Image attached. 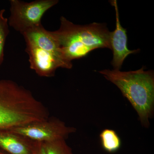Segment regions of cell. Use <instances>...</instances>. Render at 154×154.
Listing matches in <instances>:
<instances>
[{"instance_id": "cell-1", "label": "cell", "mask_w": 154, "mask_h": 154, "mask_svg": "<svg viewBox=\"0 0 154 154\" xmlns=\"http://www.w3.org/2000/svg\"><path fill=\"white\" fill-rule=\"evenodd\" d=\"M49 118L45 106L23 86L0 79V130H9Z\"/></svg>"}, {"instance_id": "cell-2", "label": "cell", "mask_w": 154, "mask_h": 154, "mask_svg": "<svg viewBox=\"0 0 154 154\" xmlns=\"http://www.w3.org/2000/svg\"><path fill=\"white\" fill-rule=\"evenodd\" d=\"M57 30L51 31L64 59L72 60L85 57L92 51L99 48L111 49L110 32L104 24L94 22L90 25H75L61 17Z\"/></svg>"}, {"instance_id": "cell-3", "label": "cell", "mask_w": 154, "mask_h": 154, "mask_svg": "<svg viewBox=\"0 0 154 154\" xmlns=\"http://www.w3.org/2000/svg\"><path fill=\"white\" fill-rule=\"evenodd\" d=\"M128 72L105 69L99 72L119 88L137 112L143 126H149L154 106V77L152 71Z\"/></svg>"}, {"instance_id": "cell-4", "label": "cell", "mask_w": 154, "mask_h": 154, "mask_svg": "<svg viewBox=\"0 0 154 154\" xmlns=\"http://www.w3.org/2000/svg\"><path fill=\"white\" fill-rule=\"evenodd\" d=\"M58 2V0H36L26 2L10 0L8 25L22 34L28 29L41 25L43 15Z\"/></svg>"}, {"instance_id": "cell-5", "label": "cell", "mask_w": 154, "mask_h": 154, "mask_svg": "<svg viewBox=\"0 0 154 154\" xmlns=\"http://www.w3.org/2000/svg\"><path fill=\"white\" fill-rule=\"evenodd\" d=\"M9 130L31 140L41 143L66 140L70 134L76 131L75 128L66 126L60 119L50 117L46 120L32 122Z\"/></svg>"}, {"instance_id": "cell-6", "label": "cell", "mask_w": 154, "mask_h": 154, "mask_svg": "<svg viewBox=\"0 0 154 154\" xmlns=\"http://www.w3.org/2000/svg\"><path fill=\"white\" fill-rule=\"evenodd\" d=\"M25 52L29 56L30 67L38 76L51 78L55 75L59 68L70 69L72 64L67 62L60 56L26 42Z\"/></svg>"}, {"instance_id": "cell-7", "label": "cell", "mask_w": 154, "mask_h": 154, "mask_svg": "<svg viewBox=\"0 0 154 154\" xmlns=\"http://www.w3.org/2000/svg\"><path fill=\"white\" fill-rule=\"evenodd\" d=\"M110 3L115 9L116 18L115 30L110 34V46L113 52L111 64L114 69L120 70L126 58L130 54L139 52V49L130 50L128 48L127 31L120 24L117 1L113 0Z\"/></svg>"}, {"instance_id": "cell-8", "label": "cell", "mask_w": 154, "mask_h": 154, "mask_svg": "<svg viewBox=\"0 0 154 154\" xmlns=\"http://www.w3.org/2000/svg\"><path fill=\"white\" fill-rule=\"evenodd\" d=\"M38 142L9 130H0V149L9 154H33Z\"/></svg>"}, {"instance_id": "cell-9", "label": "cell", "mask_w": 154, "mask_h": 154, "mask_svg": "<svg viewBox=\"0 0 154 154\" xmlns=\"http://www.w3.org/2000/svg\"><path fill=\"white\" fill-rule=\"evenodd\" d=\"M22 35L25 43H30L41 49L60 56L64 59L51 32L46 30L42 24L28 29Z\"/></svg>"}, {"instance_id": "cell-10", "label": "cell", "mask_w": 154, "mask_h": 154, "mask_svg": "<svg viewBox=\"0 0 154 154\" xmlns=\"http://www.w3.org/2000/svg\"><path fill=\"white\" fill-rule=\"evenodd\" d=\"M99 137L102 148L109 153L118 151L121 147V139L113 129L103 130L100 134Z\"/></svg>"}, {"instance_id": "cell-11", "label": "cell", "mask_w": 154, "mask_h": 154, "mask_svg": "<svg viewBox=\"0 0 154 154\" xmlns=\"http://www.w3.org/2000/svg\"><path fill=\"white\" fill-rule=\"evenodd\" d=\"M43 144L46 154H73L65 139L43 143Z\"/></svg>"}, {"instance_id": "cell-12", "label": "cell", "mask_w": 154, "mask_h": 154, "mask_svg": "<svg viewBox=\"0 0 154 154\" xmlns=\"http://www.w3.org/2000/svg\"><path fill=\"white\" fill-rule=\"evenodd\" d=\"M5 12L4 9L0 11V66L4 62L5 45L10 33L8 19L5 17Z\"/></svg>"}, {"instance_id": "cell-13", "label": "cell", "mask_w": 154, "mask_h": 154, "mask_svg": "<svg viewBox=\"0 0 154 154\" xmlns=\"http://www.w3.org/2000/svg\"><path fill=\"white\" fill-rule=\"evenodd\" d=\"M33 154H46L43 146V143L37 142Z\"/></svg>"}, {"instance_id": "cell-14", "label": "cell", "mask_w": 154, "mask_h": 154, "mask_svg": "<svg viewBox=\"0 0 154 154\" xmlns=\"http://www.w3.org/2000/svg\"><path fill=\"white\" fill-rule=\"evenodd\" d=\"M0 154H9L8 153L6 152H5L4 151L0 149Z\"/></svg>"}]
</instances>
